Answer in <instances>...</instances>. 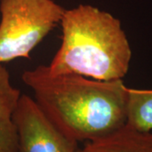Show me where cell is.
<instances>
[{
    "instance_id": "obj_1",
    "label": "cell",
    "mask_w": 152,
    "mask_h": 152,
    "mask_svg": "<svg viewBox=\"0 0 152 152\" xmlns=\"http://www.w3.org/2000/svg\"><path fill=\"white\" fill-rule=\"evenodd\" d=\"M21 79L46 117L74 141L97 140L127 124L129 88L123 80L53 74L46 65L25 71Z\"/></svg>"
},
{
    "instance_id": "obj_2",
    "label": "cell",
    "mask_w": 152,
    "mask_h": 152,
    "mask_svg": "<svg viewBox=\"0 0 152 152\" xmlns=\"http://www.w3.org/2000/svg\"><path fill=\"white\" fill-rule=\"evenodd\" d=\"M61 45L50 64L53 74H73L97 80H123L132 50L118 19L91 5L65 10Z\"/></svg>"
},
{
    "instance_id": "obj_7",
    "label": "cell",
    "mask_w": 152,
    "mask_h": 152,
    "mask_svg": "<svg viewBox=\"0 0 152 152\" xmlns=\"http://www.w3.org/2000/svg\"><path fill=\"white\" fill-rule=\"evenodd\" d=\"M127 124L137 130L152 132V90L129 88Z\"/></svg>"
},
{
    "instance_id": "obj_4",
    "label": "cell",
    "mask_w": 152,
    "mask_h": 152,
    "mask_svg": "<svg viewBox=\"0 0 152 152\" xmlns=\"http://www.w3.org/2000/svg\"><path fill=\"white\" fill-rule=\"evenodd\" d=\"M17 152H80L78 142L61 133L32 97L21 94L14 113Z\"/></svg>"
},
{
    "instance_id": "obj_3",
    "label": "cell",
    "mask_w": 152,
    "mask_h": 152,
    "mask_svg": "<svg viewBox=\"0 0 152 152\" xmlns=\"http://www.w3.org/2000/svg\"><path fill=\"white\" fill-rule=\"evenodd\" d=\"M64 10L53 0H1L0 64L29 58L60 23Z\"/></svg>"
},
{
    "instance_id": "obj_5",
    "label": "cell",
    "mask_w": 152,
    "mask_h": 152,
    "mask_svg": "<svg viewBox=\"0 0 152 152\" xmlns=\"http://www.w3.org/2000/svg\"><path fill=\"white\" fill-rule=\"evenodd\" d=\"M21 93L12 86L10 75L0 64V152H17L18 136L14 113Z\"/></svg>"
},
{
    "instance_id": "obj_6",
    "label": "cell",
    "mask_w": 152,
    "mask_h": 152,
    "mask_svg": "<svg viewBox=\"0 0 152 152\" xmlns=\"http://www.w3.org/2000/svg\"><path fill=\"white\" fill-rule=\"evenodd\" d=\"M80 152H152V132L137 130L126 124L110 135L86 142Z\"/></svg>"
}]
</instances>
